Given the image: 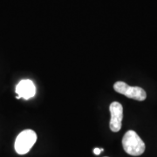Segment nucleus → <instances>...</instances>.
Returning <instances> with one entry per match:
<instances>
[{
    "label": "nucleus",
    "instance_id": "f257e3e1",
    "mask_svg": "<svg viewBox=\"0 0 157 157\" xmlns=\"http://www.w3.org/2000/svg\"><path fill=\"white\" fill-rule=\"evenodd\" d=\"M122 147L127 154L139 156L145 151V143L134 130H128L122 138Z\"/></svg>",
    "mask_w": 157,
    "mask_h": 157
},
{
    "label": "nucleus",
    "instance_id": "f03ea898",
    "mask_svg": "<svg viewBox=\"0 0 157 157\" xmlns=\"http://www.w3.org/2000/svg\"><path fill=\"white\" fill-rule=\"evenodd\" d=\"M37 140V135L32 129H25L17 135L15 140V150L18 155L27 154Z\"/></svg>",
    "mask_w": 157,
    "mask_h": 157
},
{
    "label": "nucleus",
    "instance_id": "7ed1b4c3",
    "mask_svg": "<svg viewBox=\"0 0 157 157\" xmlns=\"http://www.w3.org/2000/svg\"><path fill=\"white\" fill-rule=\"evenodd\" d=\"M113 89L117 93L123 94L128 98L135 101H143L146 100L147 94L145 90L140 86H131L123 81H117L113 85Z\"/></svg>",
    "mask_w": 157,
    "mask_h": 157
},
{
    "label": "nucleus",
    "instance_id": "20e7f679",
    "mask_svg": "<svg viewBox=\"0 0 157 157\" xmlns=\"http://www.w3.org/2000/svg\"><path fill=\"white\" fill-rule=\"evenodd\" d=\"M111 119H110V129L113 132H118L121 128L123 119V107L121 103L113 101L109 107Z\"/></svg>",
    "mask_w": 157,
    "mask_h": 157
},
{
    "label": "nucleus",
    "instance_id": "39448f33",
    "mask_svg": "<svg viewBox=\"0 0 157 157\" xmlns=\"http://www.w3.org/2000/svg\"><path fill=\"white\" fill-rule=\"evenodd\" d=\"M17 99L23 98L25 100H29L33 98L36 94V86L34 83L30 79H23L16 86Z\"/></svg>",
    "mask_w": 157,
    "mask_h": 157
},
{
    "label": "nucleus",
    "instance_id": "423d86ee",
    "mask_svg": "<svg viewBox=\"0 0 157 157\" xmlns=\"http://www.w3.org/2000/svg\"><path fill=\"white\" fill-rule=\"evenodd\" d=\"M104 151V149L103 148H99V147H95L94 149V154L96 155H99L100 154H101V152Z\"/></svg>",
    "mask_w": 157,
    "mask_h": 157
}]
</instances>
